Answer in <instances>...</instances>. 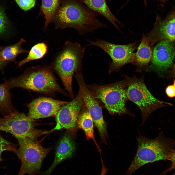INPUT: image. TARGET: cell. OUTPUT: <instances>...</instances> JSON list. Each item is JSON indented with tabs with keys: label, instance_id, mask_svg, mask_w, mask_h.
<instances>
[{
	"label": "cell",
	"instance_id": "6da1fadb",
	"mask_svg": "<svg viewBox=\"0 0 175 175\" xmlns=\"http://www.w3.org/2000/svg\"><path fill=\"white\" fill-rule=\"evenodd\" d=\"M82 0H68L58 10L55 17L56 28H72L80 35L106 27Z\"/></svg>",
	"mask_w": 175,
	"mask_h": 175
},
{
	"label": "cell",
	"instance_id": "7a4b0ae2",
	"mask_svg": "<svg viewBox=\"0 0 175 175\" xmlns=\"http://www.w3.org/2000/svg\"><path fill=\"white\" fill-rule=\"evenodd\" d=\"M10 90L20 88L29 91L51 96L59 92L70 97L57 82L51 68L37 66L27 68L21 75L11 78L4 83Z\"/></svg>",
	"mask_w": 175,
	"mask_h": 175
},
{
	"label": "cell",
	"instance_id": "3957f363",
	"mask_svg": "<svg viewBox=\"0 0 175 175\" xmlns=\"http://www.w3.org/2000/svg\"><path fill=\"white\" fill-rule=\"evenodd\" d=\"M137 140V152L126 175H131L139 168L148 163L166 160L175 145V141L172 138L166 137L162 131L158 137L153 139L147 138L140 133Z\"/></svg>",
	"mask_w": 175,
	"mask_h": 175
},
{
	"label": "cell",
	"instance_id": "277c9868",
	"mask_svg": "<svg viewBox=\"0 0 175 175\" xmlns=\"http://www.w3.org/2000/svg\"><path fill=\"white\" fill-rule=\"evenodd\" d=\"M85 50V47L76 42L66 41L51 68L60 77L72 100L74 98L72 77L77 71L81 70Z\"/></svg>",
	"mask_w": 175,
	"mask_h": 175
},
{
	"label": "cell",
	"instance_id": "5b68a950",
	"mask_svg": "<svg viewBox=\"0 0 175 175\" xmlns=\"http://www.w3.org/2000/svg\"><path fill=\"white\" fill-rule=\"evenodd\" d=\"M128 76L123 79L113 83L98 85L95 84L87 85L94 97L102 102L111 114H117L120 116L127 114L134 117V114L126 106L128 100L126 91Z\"/></svg>",
	"mask_w": 175,
	"mask_h": 175
},
{
	"label": "cell",
	"instance_id": "8992f818",
	"mask_svg": "<svg viewBox=\"0 0 175 175\" xmlns=\"http://www.w3.org/2000/svg\"><path fill=\"white\" fill-rule=\"evenodd\" d=\"M144 76L140 78L135 76L128 77L126 91L128 100L134 103L141 111L142 124L154 111L165 106V103L157 99L149 92L145 84Z\"/></svg>",
	"mask_w": 175,
	"mask_h": 175
},
{
	"label": "cell",
	"instance_id": "52a82bcc",
	"mask_svg": "<svg viewBox=\"0 0 175 175\" xmlns=\"http://www.w3.org/2000/svg\"><path fill=\"white\" fill-rule=\"evenodd\" d=\"M18 140L19 147L15 152L21 162L18 175H34L39 172L50 149L43 147L36 139L26 137Z\"/></svg>",
	"mask_w": 175,
	"mask_h": 175
},
{
	"label": "cell",
	"instance_id": "ba28073f",
	"mask_svg": "<svg viewBox=\"0 0 175 175\" xmlns=\"http://www.w3.org/2000/svg\"><path fill=\"white\" fill-rule=\"evenodd\" d=\"M89 45L98 47L105 51L110 56L112 61L110 66V73L118 71L125 65L128 63L134 64L135 53L134 52L137 48L136 42L129 44L120 45L98 39L95 41L87 40Z\"/></svg>",
	"mask_w": 175,
	"mask_h": 175
},
{
	"label": "cell",
	"instance_id": "9c48e42d",
	"mask_svg": "<svg viewBox=\"0 0 175 175\" xmlns=\"http://www.w3.org/2000/svg\"><path fill=\"white\" fill-rule=\"evenodd\" d=\"M0 130L10 133L17 140L26 137L36 139L40 134L35 129L32 119L16 111L0 118Z\"/></svg>",
	"mask_w": 175,
	"mask_h": 175
},
{
	"label": "cell",
	"instance_id": "30bf717a",
	"mask_svg": "<svg viewBox=\"0 0 175 175\" xmlns=\"http://www.w3.org/2000/svg\"><path fill=\"white\" fill-rule=\"evenodd\" d=\"M83 104V92L79 88L76 97L63 105L57 113L55 116L56 125L51 131L63 128L69 130L74 128Z\"/></svg>",
	"mask_w": 175,
	"mask_h": 175
},
{
	"label": "cell",
	"instance_id": "8fae6325",
	"mask_svg": "<svg viewBox=\"0 0 175 175\" xmlns=\"http://www.w3.org/2000/svg\"><path fill=\"white\" fill-rule=\"evenodd\" d=\"M175 57V43L163 40L159 42L153 50V56L148 71L162 72L170 67Z\"/></svg>",
	"mask_w": 175,
	"mask_h": 175
},
{
	"label": "cell",
	"instance_id": "7c38bea8",
	"mask_svg": "<svg viewBox=\"0 0 175 175\" xmlns=\"http://www.w3.org/2000/svg\"><path fill=\"white\" fill-rule=\"evenodd\" d=\"M79 88L83 92V104L87 109L101 137L105 138L107 131L104 120L101 108L85 83L84 78L81 77L77 79Z\"/></svg>",
	"mask_w": 175,
	"mask_h": 175
},
{
	"label": "cell",
	"instance_id": "4fadbf2b",
	"mask_svg": "<svg viewBox=\"0 0 175 175\" xmlns=\"http://www.w3.org/2000/svg\"><path fill=\"white\" fill-rule=\"evenodd\" d=\"M68 102L50 97L38 98L27 105L28 116L32 119L55 116L61 107Z\"/></svg>",
	"mask_w": 175,
	"mask_h": 175
},
{
	"label": "cell",
	"instance_id": "5bb4252c",
	"mask_svg": "<svg viewBox=\"0 0 175 175\" xmlns=\"http://www.w3.org/2000/svg\"><path fill=\"white\" fill-rule=\"evenodd\" d=\"M147 37L152 46L163 40L175 43V11L163 20L157 17L153 27Z\"/></svg>",
	"mask_w": 175,
	"mask_h": 175
},
{
	"label": "cell",
	"instance_id": "9a60e30c",
	"mask_svg": "<svg viewBox=\"0 0 175 175\" xmlns=\"http://www.w3.org/2000/svg\"><path fill=\"white\" fill-rule=\"evenodd\" d=\"M75 145L71 136L65 135L60 140L57 147L55 158L51 166L42 175H50L59 164L71 157L75 151Z\"/></svg>",
	"mask_w": 175,
	"mask_h": 175
},
{
	"label": "cell",
	"instance_id": "2e32d148",
	"mask_svg": "<svg viewBox=\"0 0 175 175\" xmlns=\"http://www.w3.org/2000/svg\"><path fill=\"white\" fill-rule=\"evenodd\" d=\"M153 56L152 46L148 38L143 34L141 42L135 53L134 64L136 66V71L141 72L142 68L152 61Z\"/></svg>",
	"mask_w": 175,
	"mask_h": 175
},
{
	"label": "cell",
	"instance_id": "e0dca14e",
	"mask_svg": "<svg viewBox=\"0 0 175 175\" xmlns=\"http://www.w3.org/2000/svg\"><path fill=\"white\" fill-rule=\"evenodd\" d=\"M83 2L90 9L106 18L119 31L120 29L116 24L121 25V23L111 12L107 5L106 0H82Z\"/></svg>",
	"mask_w": 175,
	"mask_h": 175
},
{
	"label": "cell",
	"instance_id": "ac0fdd59",
	"mask_svg": "<svg viewBox=\"0 0 175 175\" xmlns=\"http://www.w3.org/2000/svg\"><path fill=\"white\" fill-rule=\"evenodd\" d=\"M26 41L23 38L17 43L4 48L0 51V61L3 62L9 61L15 62L17 56L22 53L29 51L22 48L21 45Z\"/></svg>",
	"mask_w": 175,
	"mask_h": 175
},
{
	"label": "cell",
	"instance_id": "d6986e66",
	"mask_svg": "<svg viewBox=\"0 0 175 175\" xmlns=\"http://www.w3.org/2000/svg\"><path fill=\"white\" fill-rule=\"evenodd\" d=\"M59 2V0H42L41 10L46 19L44 28L54 18Z\"/></svg>",
	"mask_w": 175,
	"mask_h": 175
},
{
	"label": "cell",
	"instance_id": "ffe728a7",
	"mask_svg": "<svg viewBox=\"0 0 175 175\" xmlns=\"http://www.w3.org/2000/svg\"><path fill=\"white\" fill-rule=\"evenodd\" d=\"M93 123V119L88 110L79 115L77 124L78 127L84 131L88 139H92L96 142L94 134Z\"/></svg>",
	"mask_w": 175,
	"mask_h": 175
},
{
	"label": "cell",
	"instance_id": "44dd1931",
	"mask_svg": "<svg viewBox=\"0 0 175 175\" xmlns=\"http://www.w3.org/2000/svg\"><path fill=\"white\" fill-rule=\"evenodd\" d=\"M48 47L46 44L42 42L37 43L31 48L27 57L18 64L19 67L31 61L42 58L47 53Z\"/></svg>",
	"mask_w": 175,
	"mask_h": 175
},
{
	"label": "cell",
	"instance_id": "7402d4cb",
	"mask_svg": "<svg viewBox=\"0 0 175 175\" xmlns=\"http://www.w3.org/2000/svg\"><path fill=\"white\" fill-rule=\"evenodd\" d=\"M9 90L5 83L0 84V110L8 114L15 111L12 104Z\"/></svg>",
	"mask_w": 175,
	"mask_h": 175
},
{
	"label": "cell",
	"instance_id": "603a6c76",
	"mask_svg": "<svg viewBox=\"0 0 175 175\" xmlns=\"http://www.w3.org/2000/svg\"><path fill=\"white\" fill-rule=\"evenodd\" d=\"M16 150L13 144L4 139L0 135V161L1 160V154L3 151L9 150L15 152Z\"/></svg>",
	"mask_w": 175,
	"mask_h": 175
},
{
	"label": "cell",
	"instance_id": "cb8c5ba5",
	"mask_svg": "<svg viewBox=\"0 0 175 175\" xmlns=\"http://www.w3.org/2000/svg\"><path fill=\"white\" fill-rule=\"evenodd\" d=\"M8 24V21L5 13L4 9L0 6V34L5 32Z\"/></svg>",
	"mask_w": 175,
	"mask_h": 175
},
{
	"label": "cell",
	"instance_id": "d4e9b609",
	"mask_svg": "<svg viewBox=\"0 0 175 175\" xmlns=\"http://www.w3.org/2000/svg\"><path fill=\"white\" fill-rule=\"evenodd\" d=\"M19 6L22 10L27 11L35 6V0H15Z\"/></svg>",
	"mask_w": 175,
	"mask_h": 175
},
{
	"label": "cell",
	"instance_id": "484cf974",
	"mask_svg": "<svg viewBox=\"0 0 175 175\" xmlns=\"http://www.w3.org/2000/svg\"><path fill=\"white\" fill-rule=\"evenodd\" d=\"M166 160L171 161L172 164L171 166L162 173L163 175L175 169V149H173L171 151L167 157Z\"/></svg>",
	"mask_w": 175,
	"mask_h": 175
},
{
	"label": "cell",
	"instance_id": "4316f807",
	"mask_svg": "<svg viewBox=\"0 0 175 175\" xmlns=\"http://www.w3.org/2000/svg\"><path fill=\"white\" fill-rule=\"evenodd\" d=\"M166 92L169 97H175V86L174 85L168 86L166 89Z\"/></svg>",
	"mask_w": 175,
	"mask_h": 175
},
{
	"label": "cell",
	"instance_id": "83f0119b",
	"mask_svg": "<svg viewBox=\"0 0 175 175\" xmlns=\"http://www.w3.org/2000/svg\"><path fill=\"white\" fill-rule=\"evenodd\" d=\"M102 169L101 173L99 175H105L107 171V169L105 166L103 162H102Z\"/></svg>",
	"mask_w": 175,
	"mask_h": 175
},
{
	"label": "cell",
	"instance_id": "f1b7e54d",
	"mask_svg": "<svg viewBox=\"0 0 175 175\" xmlns=\"http://www.w3.org/2000/svg\"><path fill=\"white\" fill-rule=\"evenodd\" d=\"M4 62H1L0 61V67L1 66H2V65L4 64Z\"/></svg>",
	"mask_w": 175,
	"mask_h": 175
},
{
	"label": "cell",
	"instance_id": "f546056e",
	"mask_svg": "<svg viewBox=\"0 0 175 175\" xmlns=\"http://www.w3.org/2000/svg\"><path fill=\"white\" fill-rule=\"evenodd\" d=\"M129 0H128V1H129ZM144 1V4L145 5H147V1H146V0H143Z\"/></svg>",
	"mask_w": 175,
	"mask_h": 175
},
{
	"label": "cell",
	"instance_id": "4dcf8cb0",
	"mask_svg": "<svg viewBox=\"0 0 175 175\" xmlns=\"http://www.w3.org/2000/svg\"><path fill=\"white\" fill-rule=\"evenodd\" d=\"M173 70L174 72L175 73V63L173 67Z\"/></svg>",
	"mask_w": 175,
	"mask_h": 175
},
{
	"label": "cell",
	"instance_id": "1f68e13d",
	"mask_svg": "<svg viewBox=\"0 0 175 175\" xmlns=\"http://www.w3.org/2000/svg\"><path fill=\"white\" fill-rule=\"evenodd\" d=\"M159 0L160 1H161L162 2H165L166 0Z\"/></svg>",
	"mask_w": 175,
	"mask_h": 175
},
{
	"label": "cell",
	"instance_id": "d6a6232c",
	"mask_svg": "<svg viewBox=\"0 0 175 175\" xmlns=\"http://www.w3.org/2000/svg\"><path fill=\"white\" fill-rule=\"evenodd\" d=\"M173 85L175 86V80H174Z\"/></svg>",
	"mask_w": 175,
	"mask_h": 175
},
{
	"label": "cell",
	"instance_id": "836d02e7",
	"mask_svg": "<svg viewBox=\"0 0 175 175\" xmlns=\"http://www.w3.org/2000/svg\"><path fill=\"white\" fill-rule=\"evenodd\" d=\"M173 175H175V173Z\"/></svg>",
	"mask_w": 175,
	"mask_h": 175
},
{
	"label": "cell",
	"instance_id": "e575fe53",
	"mask_svg": "<svg viewBox=\"0 0 175 175\" xmlns=\"http://www.w3.org/2000/svg\"><path fill=\"white\" fill-rule=\"evenodd\" d=\"M106 1H109L110 0H106Z\"/></svg>",
	"mask_w": 175,
	"mask_h": 175
}]
</instances>
